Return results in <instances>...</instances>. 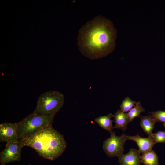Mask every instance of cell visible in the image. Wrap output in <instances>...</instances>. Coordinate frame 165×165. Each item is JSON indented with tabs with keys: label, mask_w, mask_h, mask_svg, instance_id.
I'll use <instances>...</instances> for the list:
<instances>
[{
	"label": "cell",
	"mask_w": 165,
	"mask_h": 165,
	"mask_svg": "<svg viewBox=\"0 0 165 165\" xmlns=\"http://www.w3.org/2000/svg\"><path fill=\"white\" fill-rule=\"evenodd\" d=\"M150 137L154 144L158 143H165V131H158L152 134Z\"/></svg>",
	"instance_id": "cell-16"
},
{
	"label": "cell",
	"mask_w": 165,
	"mask_h": 165,
	"mask_svg": "<svg viewBox=\"0 0 165 165\" xmlns=\"http://www.w3.org/2000/svg\"><path fill=\"white\" fill-rule=\"evenodd\" d=\"M140 152L135 148H131L128 153L118 156V162L120 165H140Z\"/></svg>",
	"instance_id": "cell-8"
},
{
	"label": "cell",
	"mask_w": 165,
	"mask_h": 165,
	"mask_svg": "<svg viewBox=\"0 0 165 165\" xmlns=\"http://www.w3.org/2000/svg\"><path fill=\"white\" fill-rule=\"evenodd\" d=\"M113 117L116 123L114 128L120 129L123 131H125L128 123V112H124L121 110H119L113 115Z\"/></svg>",
	"instance_id": "cell-10"
},
{
	"label": "cell",
	"mask_w": 165,
	"mask_h": 165,
	"mask_svg": "<svg viewBox=\"0 0 165 165\" xmlns=\"http://www.w3.org/2000/svg\"><path fill=\"white\" fill-rule=\"evenodd\" d=\"M17 123L6 122L0 124V141H18Z\"/></svg>",
	"instance_id": "cell-7"
},
{
	"label": "cell",
	"mask_w": 165,
	"mask_h": 165,
	"mask_svg": "<svg viewBox=\"0 0 165 165\" xmlns=\"http://www.w3.org/2000/svg\"><path fill=\"white\" fill-rule=\"evenodd\" d=\"M141 119L140 125L143 131L149 136L153 134L152 131L154 128L156 122L152 118L151 115L142 116L140 115L139 116Z\"/></svg>",
	"instance_id": "cell-11"
},
{
	"label": "cell",
	"mask_w": 165,
	"mask_h": 165,
	"mask_svg": "<svg viewBox=\"0 0 165 165\" xmlns=\"http://www.w3.org/2000/svg\"><path fill=\"white\" fill-rule=\"evenodd\" d=\"M20 145L31 147L44 158L53 160L65 151L67 143L62 134L52 125L45 127L19 140Z\"/></svg>",
	"instance_id": "cell-2"
},
{
	"label": "cell",
	"mask_w": 165,
	"mask_h": 165,
	"mask_svg": "<svg viewBox=\"0 0 165 165\" xmlns=\"http://www.w3.org/2000/svg\"><path fill=\"white\" fill-rule=\"evenodd\" d=\"M127 140H131L136 142L139 148V151L142 154L152 149L155 145L152 139L149 136L144 138L138 135L136 136L127 135Z\"/></svg>",
	"instance_id": "cell-9"
},
{
	"label": "cell",
	"mask_w": 165,
	"mask_h": 165,
	"mask_svg": "<svg viewBox=\"0 0 165 165\" xmlns=\"http://www.w3.org/2000/svg\"><path fill=\"white\" fill-rule=\"evenodd\" d=\"M113 115L112 113L105 116H99L95 118V121L101 127L106 130L110 134L113 131L114 127L112 125V122L114 121L111 119L113 117Z\"/></svg>",
	"instance_id": "cell-12"
},
{
	"label": "cell",
	"mask_w": 165,
	"mask_h": 165,
	"mask_svg": "<svg viewBox=\"0 0 165 165\" xmlns=\"http://www.w3.org/2000/svg\"><path fill=\"white\" fill-rule=\"evenodd\" d=\"M137 102L133 101L130 98L127 97L122 101L120 105L121 110L124 112H127L134 107Z\"/></svg>",
	"instance_id": "cell-15"
},
{
	"label": "cell",
	"mask_w": 165,
	"mask_h": 165,
	"mask_svg": "<svg viewBox=\"0 0 165 165\" xmlns=\"http://www.w3.org/2000/svg\"><path fill=\"white\" fill-rule=\"evenodd\" d=\"M64 95L60 92L52 90L44 92L39 97L33 112L46 115H55L62 107Z\"/></svg>",
	"instance_id": "cell-4"
},
{
	"label": "cell",
	"mask_w": 165,
	"mask_h": 165,
	"mask_svg": "<svg viewBox=\"0 0 165 165\" xmlns=\"http://www.w3.org/2000/svg\"><path fill=\"white\" fill-rule=\"evenodd\" d=\"M22 148L19 141H10L6 143L5 148L0 153L1 165L12 162H18L21 159V152Z\"/></svg>",
	"instance_id": "cell-6"
},
{
	"label": "cell",
	"mask_w": 165,
	"mask_h": 165,
	"mask_svg": "<svg viewBox=\"0 0 165 165\" xmlns=\"http://www.w3.org/2000/svg\"><path fill=\"white\" fill-rule=\"evenodd\" d=\"M163 125L164 126V127H165V122L163 123Z\"/></svg>",
	"instance_id": "cell-18"
},
{
	"label": "cell",
	"mask_w": 165,
	"mask_h": 165,
	"mask_svg": "<svg viewBox=\"0 0 165 165\" xmlns=\"http://www.w3.org/2000/svg\"><path fill=\"white\" fill-rule=\"evenodd\" d=\"M145 110L138 101L135 105L128 112V123L132 122L134 119L136 117H139L141 113L144 112Z\"/></svg>",
	"instance_id": "cell-14"
},
{
	"label": "cell",
	"mask_w": 165,
	"mask_h": 165,
	"mask_svg": "<svg viewBox=\"0 0 165 165\" xmlns=\"http://www.w3.org/2000/svg\"><path fill=\"white\" fill-rule=\"evenodd\" d=\"M127 136L123 133L119 136H116L114 131L111 133L110 137L103 143V149L106 154L110 157H113L123 154L124 145L127 140Z\"/></svg>",
	"instance_id": "cell-5"
},
{
	"label": "cell",
	"mask_w": 165,
	"mask_h": 165,
	"mask_svg": "<svg viewBox=\"0 0 165 165\" xmlns=\"http://www.w3.org/2000/svg\"><path fill=\"white\" fill-rule=\"evenodd\" d=\"M55 116L34 112L29 114L17 123L20 139L28 136L45 127L52 125Z\"/></svg>",
	"instance_id": "cell-3"
},
{
	"label": "cell",
	"mask_w": 165,
	"mask_h": 165,
	"mask_svg": "<svg viewBox=\"0 0 165 165\" xmlns=\"http://www.w3.org/2000/svg\"><path fill=\"white\" fill-rule=\"evenodd\" d=\"M116 35V30L113 23L100 15L80 28L77 44L83 55L91 59H98L114 50Z\"/></svg>",
	"instance_id": "cell-1"
},
{
	"label": "cell",
	"mask_w": 165,
	"mask_h": 165,
	"mask_svg": "<svg viewBox=\"0 0 165 165\" xmlns=\"http://www.w3.org/2000/svg\"><path fill=\"white\" fill-rule=\"evenodd\" d=\"M141 162L144 165H158L159 159L152 149L142 153L141 156Z\"/></svg>",
	"instance_id": "cell-13"
},
{
	"label": "cell",
	"mask_w": 165,
	"mask_h": 165,
	"mask_svg": "<svg viewBox=\"0 0 165 165\" xmlns=\"http://www.w3.org/2000/svg\"><path fill=\"white\" fill-rule=\"evenodd\" d=\"M149 113L156 122H165V111L159 110L150 112Z\"/></svg>",
	"instance_id": "cell-17"
}]
</instances>
